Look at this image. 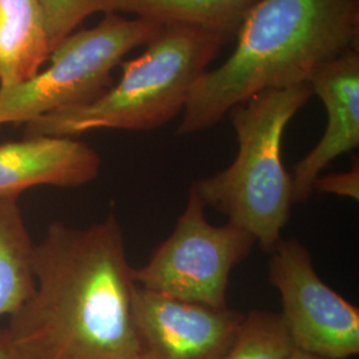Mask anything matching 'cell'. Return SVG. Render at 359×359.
<instances>
[{
  "label": "cell",
  "mask_w": 359,
  "mask_h": 359,
  "mask_svg": "<svg viewBox=\"0 0 359 359\" xmlns=\"http://www.w3.org/2000/svg\"><path fill=\"white\" fill-rule=\"evenodd\" d=\"M0 359H11L10 358V351H8L6 335H4L3 329H0Z\"/></svg>",
  "instance_id": "cell-17"
},
{
  "label": "cell",
  "mask_w": 359,
  "mask_h": 359,
  "mask_svg": "<svg viewBox=\"0 0 359 359\" xmlns=\"http://www.w3.org/2000/svg\"><path fill=\"white\" fill-rule=\"evenodd\" d=\"M34 246L19 196H0V317H10L34 290Z\"/></svg>",
  "instance_id": "cell-13"
},
{
  "label": "cell",
  "mask_w": 359,
  "mask_h": 359,
  "mask_svg": "<svg viewBox=\"0 0 359 359\" xmlns=\"http://www.w3.org/2000/svg\"><path fill=\"white\" fill-rule=\"evenodd\" d=\"M226 39L184 25H165L140 56L123 62L117 84L96 100L41 116L26 136L76 137L97 129L152 130L182 114L189 92Z\"/></svg>",
  "instance_id": "cell-3"
},
{
  "label": "cell",
  "mask_w": 359,
  "mask_h": 359,
  "mask_svg": "<svg viewBox=\"0 0 359 359\" xmlns=\"http://www.w3.org/2000/svg\"><path fill=\"white\" fill-rule=\"evenodd\" d=\"M314 191L359 200V164L358 160L346 172L330 175H321L314 182Z\"/></svg>",
  "instance_id": "cell-16"
},
{
  "label": "cell",
  "mask_w": 359,
  "mask_h": 359,
  "mask_svg": "<svg viewBox=\"0 0 359 359\" xmlns=\"http://www.w3.org/2000/svg\"><path fill=\"white\" fill-rule=\"evenodd\" d=\"M35 286L3 329L11 359H142L136 289L114 213L88 228L50 225L34 246Z\"/></svg>",
  "instance_id": "cell-1"
},
{
  "label": "cell",
  "mask_w": 359,
  "mask_h": 359,
  "mask_svg": "<svg viewBox=\"0 0 359 359\" xmlns=\"http://www.w3.org/2000/svg\"><path fill=\"white\" fill-rule=\"evenodd\" d=\"M102 158L75 137L29 136L0 145V196L34 187L75 188L99 176Z\"/></svg>",
  "instance_id": "cell-10"
},
{
  "label": "cell",
  "mask_w": 359,
  "mask_h": 359,
  "mask_svg": "<svg viewBox=\"0 0 359 359\" xmlns=\"http://www.w3.org/2000/svg\"><path fill=\"white\" fill-rule=\"evenodd\" d=\"M205 204L191 187L187 205L170 236L149 261L133 268V281L145 290L210 308H226L231 270L256 246L248 231L213 225Z\"/></svg>",
  "instance_id": "cell-6"
},
{
  "label": "cell",
  "mask_w": 359,
  "mask_h": 359,
  "mask_svg": "<svg viewBox=\"0 0 359 359\" xmlns=\"http://www.w3.org/2000/svg\"><path fill=\"white\" fill-rule=\"evenodd\" d=\"M51 51L90 15L108 13L111 0H40Z\"/></svg>",
  "instance_id": "cell-15"
},
{
  "label": "cell",
  "mask_w": 359,
  "mask_h": 359,
  "mask_svg": "<svg viewBox=\"0 0 359 359\" xmlns=\"http://www.w3.org/2000/svg\"><path fill=\"white\" fill-rule=\"evenodd\" d=\"M287 359H325L320 358V357H314V355H309V354H305V353H301V351H298V350H294L292 354H290V357Z\"/></svg>",
  "instance_id": "cell-18"
},
{
  "label": "cell",
  "mask_w": 359,
  "mask_h": 359,
  "mask_svg": "<svg viewBox=\"0 0 359 359\" xmlns=\"http://www.w3.org/2000/svg\"><path fill=\"white\" fill-rule=\"evenodd\" d=\"M259 0H111L109 13L216 32L231 41Z\"/></svg>",
  "instance_id": "cell-12"
},
{
  "label": "cell",
  "mask_w": 359,
  "mask_h": 359,
  "mask_svg": "<svg viewBox=\"0 0 359 359\" xmlns=\"http://www.w3.org/2000/svg\"><path fill=\"white\" fill-rule=\"evenodd\" d=\"M269 283L283 302L294 350L325 359L359 354V310L322 281L308 248L281 240L270 252Z\"/></svg>",
  "instance_id": "cell-7"
},
{
  "label": "cell",
  "mask_w": 359,
  "mask_h": 359,
  "mask_svg": "<svg viewBox=\"0 0 359 359\" xmlns=\"http://www.w3.org/2000/svg\"><path fill=\"white\" fill-rule=\"evenodd\" d=\"M327 112L326 130L318 144L294 167L293 201L304 203L314 182L339 156L359 145V48L345 52L316 68L308 80Z\"/></svg>",
  "instance_id": "cell-9"
},
{
  "label": "cell",
  "mask_w": 359,
  "mask_h": 359,
  "mask_svg": "<svg viewBox=\"0 0 359 359\" xmlns=\"http://www.w3.org/2000/svg\"><path fill=\"white\" fill-rule=\"evenodd\" d=\"M161 28L149 19L109 13L97 26L74 31L55 46L47 69L22 84L0 88V126L27 124L96 100L114 86L112 71L124 56L147 46Z\"/></svg>",
  "instance_id": "cell-5"
},
{
  "label": "cell",
  "mask_w": 359,
  "mask_h": 359,
  "mask_svg": "<svg viewBox=\"0 0 359 359\" xmlns=\"http://www.w3.org/2000/svg\"><path fill=\"white\" fill-rule=\"evenodd\" d=\"M50 55L40 0H0V88L36 76Z\"/></svg>",
  "instance_id": "cell-11"
},
{
  "label": "cell",
  "mask_w": 359,
  "mask_h": 359,
  "mask_svg": "<svg viewBox=\"0 0 359 359\" xmlns=\"http://www.w3.org/2000/svg\"><path fill=\"white\" fill-rule=\"evenodd\" d=\"M245 314L157 294L136 286L133 327L142 359H221Z\"/></svg>",
  "instance_id": "cell-8"
},
{
  "label": "cell",
  "mask_w": 359,
  "mask_h": 359,
  "mask_svg": "<svg viewBox=\"0 0 359 359\" xmlns=\"http://www.w3.org/2000/svg\"><path fill=\"white\" fill-rule=\"evenodd\" d=\"M311 90L299 84L257 93L229 112L238 142L229 167L192 184L205 206L252 234L265 252L283 237L293 201V181L283 165L285 129L308 103Z\"/></svg>",
  "instance_id": "cell-4"
},
{
  "label": "cell",
  "mask_w": 359,
  "mask_h": 359,
  "mask_svg": "<svg viewBox=\"0 0 359 359\" xmlns=\"http://www.w3.org/2000/svg\"><path fill=\"white\" fill-rule=\"evenodd\" d=\"M294 351L281 314L253 310L221 359H287Z\"/></svg>",
  "instance_id": "cell-14"
},
{
  "label": "cell",
  "mask_w": 359,
  "mask_h": 359,
  "mask_svg": "<svg viewBox=\"0 0 359 359\" xmlns=\"http://www.w3.org/2000/svg\"><path fill=\"white\" fill-rule=\"evenodd\" d=\"M229 59L189 92L177 135L212 128L257 93L308 84L327 60L359 48V0H259Z\"/></svg>",
  "instance_id": "cell-2"
}]
</instances>
